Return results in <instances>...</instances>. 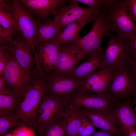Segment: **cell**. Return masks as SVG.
Segmentation results:
<instances>
[{"label": "cell", "mask_w": 136, "mask_h": 136, "mask_svg": "<svg viewBox=\"0 0 136 136\" xmlns=\"http://www.w3.org/2000/svg\"><path fill=\"white\" fill-rule=\"evenodd\" d=\"M47 76L39 65L37 64L30 84L13 116L21 120L25 125L33 130L40 114L41 107L47 82Z\"/></svg>", "instance_id": "6da1fadb"}, {"label": "cell", "mask_w": 136, "mask_h": 136, "mask_svg": "<svg viewBox=\"0 0 136 136\" xmlns=\"http://www.w3.org/2000/svg\"><path fill=\"white\" fill-rule=\"evenodd\" d=\"M108 9L96 14L89 32L73 43L76 47L80 60L88 59L93 54L104 51L102 46L103 39L111 31V25L107 14Z\"/></svg>", "instance_id": "7a4b0ae2"}, {"label": "cell", "mask_w": 136, "mask_h": 136, "mask_svg": "<svg viewBox=\"0 0 136 136\" xmlns=\"http://www.w3.org/2000/svg\"><path fill=\"white\" fill-rule=\"evenodd\" d=\"M107 36L109 40L104 51L105 67L112 71L119 70L129 65L132 60L130 40L111 32Z\"/></svg>", "instance_id": "3957f363"}, {"label": "cell", "mask_w": 136, "mask_h": 136, "mask_svg": "<svg viewBox=\"0 0 136 136\" xmlns=\"http://www.w3.org/2000/svg\"><path fill=\"white\" fill-rule=\"evenodd\" d=\"M118 101L108 94H89L78 88L68 97L63 103L65 106L75 109L111 110Z\"/></svg>", "instance_id": "277c9868"}, {"label": "cell", "mask_w": 136, "mask_h": 136, "mask_svg": "<svg viewBox=\"0 0 136 136\" xmlns=\"http://www.w3.org/2000/svg\"><path fill=\"white\" fill-rule=\"evenodd\" d=\"M127 11L125 0H117L107 11L111 25V31L124 39H128L130 36L136 33V24L130 18Z\"/></svg>", "instance_id": "5b68a950"}, {"label": "cell", "mask_w": 136, "mask_h": 136, "mask_svg": "<svg viewBox=\"0 0 136 136\" xmlns=\"http://www.w3.org/2000/svg\"><path fill=\"white\" fill-rule=\"evenodd\" d=\"M12 1L16 33L25 40L35 51L36 34L41 23L17 0Z\"/></svg>", "instance_id": "8992f818"}, {"label": "cell", "mask_w": 136, "mask_h": 136, "mask_svg": "<svg viewBox=\"0 0 136 136\" xmlns=\"http://www.w3.org/2000/svg\"><path fill=\"white\" fill-rule=\"evenodd\" d=\"M136 93V82L128 65L117 71L106 91L118 101L133 97Z\"/></svg>", "instance_id": "52a82bcc"}, {"label": "cell", "mask_w": 136, "mask_h": 136, "mask_svg": "<svg viewBox=\"0 0 136 136\" xmlns=\"http://www.w3.org/2000/svg\"><path fill=\"white\" fill-rule=\"evenodd\" d=\"M33 73L24 69L19 64L14 53L11 56L3 75L7 84L22 99L30 84Z\"/></svg>", "instance_id": "ba28073f"}, {"label": "cell", "mask_w": 136, "mask_h": 136, "mask_svg": "<svg viewBox=\"0 0 136 136\" xmlns=\"http://www.w3.org/2000/svg\"><path fill=\"white\" fill-rule=\"evenodd\" d=\"M47 80L44 93L63 103L85 81L65 77L53 73L48 75Z\"/></svg>", "instance_id": "9c48e42d"}, {"label": "cell", "mask_w": 136, "mask_h": 136, "mask_svg": "<svg viewBox=\"0 0 136 136\" xmlns=\"http://www.w3.org/2000/svg\"><path fill=\"white\" fill-rule=\"evenodd\" d=\"M65 111L63 102L44 93L41 107L40 114L33 129L35 132L37 133L54 120L64 117Z\"/></svg>", "instance_id": "30bf717a"}, {"label": "cell", "mask_w": 136, "mask_h": 136, "mask_svg": "<svg viewBox=\"0 0 136 136\" xmlns=\"http://www.w3.org/2000/svg\"><path fill=\"white\" fill-rule=\"evenodd\" d=\"M41 22L47 21L69 0H17Z\"/></svg>", "instance_id": "8fae6325"}, {"label": "cell", "mask_w": 136, "mask_h": 136, "mask_svg": "<svg viewBox=\"0 0 136 136\" xmlns=\"http://www.w3.org/2000/svg\"><path fill=\"white\" fill-rule=\"evenodd\" d=\"M98 13L96 10L90 8L80 6L76 0H71L67 5L58 9L54 15L55 20L60 32L68 25L78 19Z\"/></svg>", "instance_id": "7c38bea8"}, {"label": "cell", "mask_w": 136, "mask_h": 136, "mask_svg": "<svg viewBox=\"0 0 136 136\" xmlns=\"http://www.w3.org/2000/svg\"><path fill=\"white\" fill-rule=\"evenodd\" d=\"M80 61L74 44L61 45L57 59L51 73L66 77Z\"/></svg>", "instance_id": "4fadbf2b"}, {"label": "cell", "mask_w": 136, "mask_h": 136, "mask_svg": "<svg viewBox=\"0 0 136 136\" xmlns=\"http://www.w3.org/2000/svg\"><path fill=\"white\" fill-rule=\"evenodd\" d=\"M77 109L84 116L89 119L95 127L108 131L116 136H125L115 123L111 110L84 108Z\"/></svg>", "instance_id": "5bb4252c"}, {"label": "cell", "mask_w": 136, "mask_h": 136, "mask_svg": "<svg viewBox=\"0 0 136 136\" xmlns=\"http://www.w3.org/2000/svg\"><path fill=\"white\" fill-rule=\"evenodd\" d=\"M11 42L18 63L24 69L33 73L36 66L35 51L31 45L16 32Z\"/></svg>", "instance_id": "9a60e30c"}, {"label": "cell", "mask_w": 136, "mask_h": 136, "mask_svg": "<svg viewBox=\"0 0 136 136\" xmlns=\"http://www.w3.org/2000/svg\"><path fill=\"white\" fill-rule=\"evenodd\" d=\"M130 98L118 101L111 111L117 126L123 134L129 128H136V113L133 110Z\"/></svg>", "instance_id": "2e32d148"}, {"label": "cell", "mask_w": 136, "mask_h": 136, "mask_svg": "<svg viewBox=\"0 0 136 136\" xmlns=\"http://www.w3.org/2000/svg\"><path fill=\"white\" fill-rule=\"evenodd\" d=\"M35 58L48 75L52 72L57 59L60 45L55 42H45L35 46Z\"/></svg>", "instance_id": "e0dca14e"}, {"label": "cell", "mask_w": 136, "mask_h": 136, "mask_svg": "<svg viewBox=\"0 0 136 136\" xmlns=\"http://www.w3.org/2000/svg\"><path fill=\"white\" fill-rule=\"evenodd\" d=\"M104 52L93 55L88 60L75 68L66 77L85 80L94 71L105 68Z\"/></svg>", "instance_id": "ac0fdd59"}, {"label": "cell", "mask_w": 136, "mask_h": 136, "mask_svg": "<svg viewBox=\"0 0 136 136\" xmlns=\"http://www.w3.org/2000/svg\"><path fill=\"white\" fill-rule=\"evenodd\" d=\"M96 14L82 18L69 24L60 32L54 42L60 45L77 42L80 38L79 33L81 30L87 23L92 22Z\"/></svg>", "instance_id": "d6986e66"}, {"label": "cell", "mask_w": 136, "mask_h": 136, "mask_svg": "<svg viewBox=\"0 0 136 136\" xmlns=\"http://www.w3.org/2000/svg\"><path fill=\"white\" fill-rule=\"evenodd\" d=\"M21 100L16 91L6 83L0 90V116L13 117Z\"/></svg>", "instance_id": "ffe728a7"}, {"label": "cell", "mask_w": 136, "mask_h": 136, "mask_svg": "<svg viewBox=\"0 0 136 136\" xmlns=\"http://www.w3.org/2000/svg\"><path fill=\"white\" fill-rule=\"evenodd\" d=\"M60 32L53 18L40 24L36 31L35 47L39 44L54 42Z\"/></svg>", "instance_id": "44dd1931"}, {"label": "cell", "mask_w": 136, "mask_h": 136, "mask_svg": "<svg viewBox=\"0 0 136 136\" xmlns=\"http://www.w3.org/2000/svg\"><path fill=\"white\" fill-rule=\"evenodd\" d=\"M65 107V136H77L82 120L84 116L78 109Z\"/></svg>", "instance_id": "7402d4cb"}, {"label": "cell", "mask_w": 136, "mask_h": 136, "mask_svg": "<svg viewBox=\"0 0 136 136\" xmlns=\"http://www.w3.org/2000/svg\"><path fill=\"white\" fill-rule=\"evenodd\" d=\"M12 4V0H0V26L15 33L16 27Z\"/></svg>", "instance_id": "603a6c76"}, {"label": "cell", "mask_w": 136, "mask_h": 136, "mask_svg": "<svg viewBox=\"0 0 136 136\" xmlns=\"http://www.w3.org/2000/svg\"><path fill=\"white\" fill-rule=\"evenodd\" d=\"M37 134L38 136H65L64 117L54 120Z\"/></svg>", "instance_id": "cb8c5ba5"}, {"label": "cell", "mask_w": 136, "mask_h": 136, "mask_svg": "<svg viewBox=\"0 0 136 136\" xmlns=\"http://www.w3.org/2000/svg\"><path fill=\"white\" fill-rule=\"evenodd\" d=\"M117 71L110 70L97 82L89 87L84 92L100 95L106 94L107 88Z\"/></svg>", "instance_id": "d4e9b609"}, {"label": "cell", "mask_w": 136, "mask_h": 136, "mask_svg": "<svg viewBox=\"0 0 136 136\" xmlns=\"http://www.w3.org/2000/svg\"><path fill=\"white\" fill-rule=\"evenodd\" d=\"M14 53L11 42L0 39V75H3L10 58Z\"/></svg>", "instance_id": "484cf974"}, {"label": "cell", "mask_w": 136, "mask_h": 136, "mask_svg": "<svg viewBox=\"0 0 136 136\" xmlns=\"http://www.w3.org/2000/svg\"><path fill=\"white\" fill-rule=\"evenodd\" d=\"M23 124L21 120L13 117L0 116V136H4L13 129Z\"/></svg>", "instance_id": "4316f807"}, {"label": "cell", "mask_w": 136, "mask_h": 136, "mask_svg": "<svg viewBox=\"0 0 136 136\" xmlns=\"http://www.w3.org/2000/svg\"><path fill=\"white\" fill-rule=\"evenodd\" d=\"M88 6L89 8L96 10L97 13H101L104 10L108 9L117 0H76Z\"/></svg>", "instance_id": "83f0119b"}, {"label": "cell", "mask_w": 136, "mask_h": 136, "mask_svg": "<svg viewBox=\"0 0 136 136\" xmlns=\"http://www.w3.org/2000/svg\"><path fill=\"white\" fill-rule=\"evenodd\" d=\"M110 70L105 67L95 71L85 79L84 83L78 88L85 92L89 87L97 82Z\"/></svg>", "instance_id": "f1b7e54d"}, {"label": "cell", "mask_w": 136, "mask_h": 136, "mask_svg": "<svg viewBox=\"0 0 136 136\" xmlns=\"http://www.w3.org/2000/svg\"><path fill=\"white\" fill-rule=\"evenodd\" d=\"M90 120L84 116L82 120L77 136H91L96 131Z\"/></svg>", "instance_id": "f546056e"}, {"label": "cell", "mask_w": 136, "mask_h": 136, "mask_svg": "<svg viewBox=\"0 0 136 136\" xmlns=\"http://www.w3.org/2000/svg\"><path fill=\"white\" fill-rule=\"evenodd\" d=\"M12 132L14 136H35L34 131L24 124L18 126Z\"/></svg>", "instance_id": "4dcf8cb0"}, {"label": "cell", "mask_w": 136, "mask_h": 136, "mask_svg": "<svg viewBox=\"0 0 136 136\" xmlns=\"http://www.w3.org/2000/svg\"><path fill=\"white\" fill-rule=\"evenodd\" d=\"M125 1L129 11V16L136 24V0H125Z\"/></svg>", "instance_id": "1f68e13d"}, {"label": "cell", "mask_w": 136, "mask_h": 136, "mask_svg": "<svg viewBox=\"0 0 136 136\" xmlns=\"http://www.w3.org/2000/svg\"><path fill=\"white\" fill-rule=\"evenodd\" d=\"M15 33L0 26V39L9 42H11Z\"/></svg>", "instance_id": "d6a6232c"}, {"label": "cell", "mask_w": 136, "mask_h": 136, "mask_svg": "<svg viewBox=\"0 0 136 136\" xmlns=\"http://www.w3.org/2000/svg\"><path fill=\"white\" fill-rule=\"evenodd\" d=\"M128 39L130 40V47L133 58L136 56V33L130 36Z\"/></svg>", "instance_id": "836d02e7"}, {"label": "cell", "mask_w": 136, "mask_h": 136, "mask_svg": "<svg viewBox=\"0 0 136 136\" xmlns=\"http://www.w3.org/2000/svg\"><path fill=\"white\" fill-rule=\"evenodd\" d=\"M128 65L130 68L132 75L136 82V56L132 58Z\"/></svg>", "instance_id": "e575fe53"}, {"label": "cell", "mask_w": 136, "mask_h": 136, "mask_svg": "<svg viewBox=\"0 0 136 136\" xmlns=\"http://www.w3.org/2000/svg\"><path fill=\"white\" fill-rule=\"evenodd\" d=\"M91 136H116L108 131L101 130L98 132H96Z\"/></svg>", "instance_id": "d590c367"}, {"label": "cell", "mask_w": 136, "mask_h": 136, "mask_svg": "<svg viewBox=\"0 0 136 136\" xmlns=\"http://www.w3.org/2000/svg\"><path fill=\"white\" fill-rule=\"evenodd\" d=\"M125 136H136V129L131 127L128 129L124 133Z\"/></svg>", "instance_id": "8d00e7d4"}, {"label": "cell", "mask_w": 136, "mask_h": 136, "mask_svg": "<svg viewBox=\"0 0 136 136\" xmlns=\"http://www.w3.org/2000/svg\"><path fill=\"white\" fill-rule=\"evenodd\" d=\"M6 83V80L4 76L3 75H0V90L4 87Z\"/></svg>", "instance_id": "74e56055"}, {"label": "cell", "mask_w": 136, "mask_h": 136, "mask_svg": "<svg viewBox=\"0 0 136 136\" xmlns=\"http://www.w3.org/2000/svg\"><path fill=\"white\" fill-rule=\"evenodd\" d=\"M4 136H14V135L12 131H11Z\"/></svg>", "instance_id": "f35d334b"}, {"label": "cell", "mask_w": 136, "mask_h": 136, "mask_svg": "<svg viewBox=\"0 0 136 136\" xmlns=\"http://www.w3.org/2000/svg\"><path fill=\"white\" fill-rule=\"evenodd\" d=\"M133 101L136 104V93L134 96Z\"/></svg>", "instance_id": "ab89813d"}]
</instances>
